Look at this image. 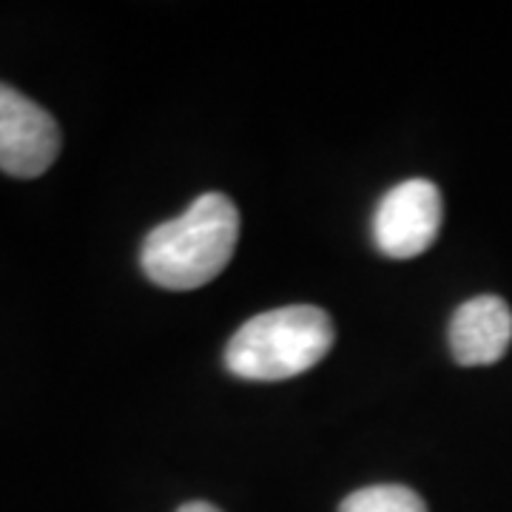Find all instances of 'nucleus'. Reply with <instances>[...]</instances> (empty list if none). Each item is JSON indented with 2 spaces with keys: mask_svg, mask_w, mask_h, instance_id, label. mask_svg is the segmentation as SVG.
Listing matches in <instances>:
<instances>
[{
  "mask_svg": "<svg viewBox=\"0 0 512 512\" xmlns=\"http://www.w3.org/2000/svg\"><path fill=\"white\" fill-rule=\"evenodd\" d=\"M441 228V191L430 180H404L384 194L373 214V242L390 259L424 254Z\"/></svg>",
  "mask_w": 512,
  "mask_h": 512,
  "instance_id": "obj_3",
  "label": "nucleus"
},
{
  "mask_svg": "<svg viewBox=\"0 0 512 512\" xmlns=\"http://www.w3.org/2000/svg\"><path fill=\"white\" fill-rule=\"evenodd\" d=\"M177 512H222L220 507H214V504H208V501H188L183 504Z\"/></svg>",
  "mask_w": 512,
  "mask_h": 512,
  "instance_id": "obj_7",
  "label": "nucleus"
},
{
  "mask_svg": "<svg viewBox=\"0 0 512 512\" xmlns=\"http://www.w3.org/2000/svg\"><path fill=\"white\" fill-rule=\"evenodd\" d=\"M447 336L458 365H493L512 342L510 305L498 296H476L453 313Z\"/></svg>",
  "mask_w": 512,
  "mask_h": 512,
  "instance_id": "obj_5",
  "label": "nucleus"
},
{
  "mask_svg": "<svg viewBox=\"0 0 512 512\" xmlns=\"http://www.w3.org/2000/svg\"><path fill=\"white\" fill-rule=\"evenodd\" d=\"M237 239V205L220 191H208L177 220L163 222L148 234L140 265L165 291H194L228 268Z\"/></svg>",
  "mask_w": 512,
  "mask_h": 512,
  "instance_id": "obj_1",
  "label": "nucleus"
},
{
  "mask_svg": "<svg viewBox=\"0 0 512 512\" xmlns=\"http://www.w3.org/2000/svg\"><path fill=\"white\" fill-rule=\"evenodd\" d=\"M336 328L316 305H288L248 319L225 348V367L248 382H285L308 373L333 348Z\"/></svg>",
  "mask_w": 512,
  "mask_h": 512,
  "instance_id": "obj_2",
  "label": "nucleus"
},
{
  "mask_svg": "<svg viewBox=\"0 0 512 512\" xmlns=\"http://www.w3.org/2000/svg\"><path fill=\"white\" fill-rule=\"evenodd\" d=\"M339 512H427L419 493L402 484H376L350 493Z\"/></svg>",
  "mask_w": 512,
  "mask_h": 512,
  "instance_id": "obj_6",
  "label": "nucleus"
},
{
  "mask_svg": "<svg viewBox=\"0 0 512 512\" xmlns=\"http://www.w3.org/2000/svg\"><path fill=\"white\" fill-rule=\"evenodd\" d=\"M60 154L55 117L18 89L0 83V171L18 180L46 174Z\"/></svg>",
  "mask_w": 512,
  "mask_h": 512,
  "instance_id": "obj_4",
  "label": "nucleus"
}]
</instances>
